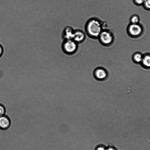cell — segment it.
Wrapping results in <instances>:
<instances>
[{"label":"cell","instance_id":"obj_1","mask_svg":"<svg viewBox=\"0 0 150 150\" xmlns=\"http://www.w3.org/2000/svg\"><path fill=\"white\" fill-rule=\"evenodd\" d=\"M103 22L96 17L89 18L86 22L85 30L87 35L92 39L98 38L103 30Z\"/></svg>","mask_w":150,"mask_h":150},{"label":"cell","instance_id":"obj_2","mask_svg":"<svg viewBox=\"0 0 150 150\" xmlns=\"http://www.w3.org/2000/svg\"><path fill=\"white\" fill-rule=\"evenodd\" d=\"M98 39L100 43L105 47H109L113 44L114 40L113 32L110 28L103 30Z\"/></svg>","mask_w":150,"mask_h":150},{"label":"cell","instance_id":"obj_3","mask_svg":"<svg viewBox=\"0 0 150 150\" xmlns=\"http://www.w3.org/2000/svg\"><path fill=\"white\" fill-rule=\"evenodd\" d=\"M78 44L73 39H63L62 44V51L65 54L71 55L77 51Z\"/></svg>","mask_w":150,"mask_h":150},{"label":"cell","instance_id":"obj_4","mask_svg":"<svg viewBox=\"0 0 150 150\" xmlns=\"http://www.w3.org/2000/svg\"><path fill=\"white\" fill-rule=\"evenodd\" d=\"M11 125L10 118L7 115H5L0 117V129L3 131L8 129Z\"/></svg>","mask_w":150,"mask_h":150},{"label":"cell","instance_id":"obj_5","mask_svg":"<svg viewBox=\"0 0 150 150\" xmlns=\"http://www.w3.org/2000/svg\"><path fill=\"white\" fill-rule=\"evenodd\" d=\"M86 38L85 33L80 29L75 30L73 40L78 44L83 42Z\"/></svg>","mask_w":150,"mask_h":150},{"label":"cell","instance_id":"obj_6","mask_svg":"<svg viewBox=\"0 0 150 150\" xmlns=\"http://www.w3.org/2000/svg\"><path fill=\"white\" fill-rule=\"evenodd\" d=\"M75 30L70 26H67L63 29L62 37L63 39H72Z\"/></svg>","mask_w":150,"mask_h":150},{"label":"cell","instance_id":"obj_7","mask_svg":"<svg viewBox=\"0 0 150 150\" xmlns=\"http://www.w3.org/2000/svg\"><path fill=\"white\" fill-rule=\"evenodd\" d=\"M142 31L141 27L137 24H132L129 27V32L133 36H137L139 35Z\"/></svg>","mask_w":150,"mask_h":150},{"label":"cell","instance_id":"obj_8","mask_svg":"<svg viewBox=\"0 0 150 150\" xmlns=\"http://www.w3.org/2000/svg\"><path fill=\"white\" fill-rule=\"evenodd\" d=\"M94 75L96 79L101 80L104 79L107 76L106 71L102 68L96 69L95 71Z\"/></svg>","mask_w":150,"mask_h":150},{"label":"cell","instance_id":"obj_9","mask_svg":"<svg viewBox=\"0 0 150 150\" xmlns=\"http://www.w3.org/2000/svg\"><path fill=\"white\" fill-rule=\"evenodd\" d=\"M142 62L144 65L146 67H150V56L146 55L143 58Z\"/></svg>","mask_w":150,"mask_h":150},{"label":"cell","instance_id":"obj_10","mask_svg":"<svg viewBox=\"0 0 150 150\" xmlns=\"http://www.w3.org/2000/svg\"><path fill=\"white\" fill-rule=\"evenodd\" d=\"M6 108L4 106L0 103V117L6 115Z\"/></svg>","mask_w":150,"mask_h":150},{"label":"cell","instance_id":"obj_11","mask_svg":"<svg viewBox=\"0 0 150 150\" xmlns=\"http://www.w3.org/2000/svg\"><path fill=\"white\" fill-rule=\"evenodd\" d=\"M143 57L139 54H136L134 55V59L136 62H139L142 61Z\"/></svg>","mask_w":150,"mask_h":150},{"label":"cell","instance_id":"obj_12","mask_svg":"<svg viewBox=\"0 0 150 150\" xmlns=\"http://www.w3.org/2000/svg\"><path fill=\"white\" fill-rule=\"evenodd\" d=\"M139 21L138 18L136 16H133L131 19L132 24H137Z\"/></svg>","mask_w":150,"mask_h":150},{"label":"cell","instance_id":"obj_13","mask_svg":"<svg viewBox=\"0 0 150 150\" xmlns=\"http://www.w3.org/2000/svg\"><path fill=\"white\" fill-rule=\"evenodd\" d=\"M143 4L146 8L150 9V0H145Z\"/></svg>","mask_w":150,"mask_h":150},{"label":"cell","instance_id":"obj_14","mask_svg":"<svg viewBox=\"0 0 150 150\" xmlns=\"http://www.w3.org/2000/svg\"><path fill=\"white\" fill-rule=\"evenodd\" d=\"M4 50L2 46L0 44V58L3 54Z\"/></svg>","mask_w":150,"mask_h":150},{"label":"cell","instance_id":"obj_15","mask_svg":"<svg viewBox=\"0 0 150 150\" xmlns=\"http://www.w3.org/2000/svg\"><path fill=\"white\" fill-rule=\"evenodd\" d=\"M135 3L138 4H143L145 0H134Z\"/></svg>","mask_w":150,"mask_h":150},{"label":"cell","instance_id":"obj_16","mask_svg":"<svg viewBox=\"0 0 150 150\" xmlns=\"http://www.w3.org/2000/svg\"><path fill=\"white\" fill-rule=\"evenodd\" d=\"M106 149L102 146H99L97 148L96 150H105Z\"/></svg>","mask_w":150,"mask_h":150},{"label":"cell","instance_id":"obj_17","mask_svg":"<svg viewBox=\"0 0 150 150\" xmlns=\"http://www.w3.org/2000/svg\"><path fill=\"white\" fill-rule=\"evenodd\" d=\"M105 150H116L115 149L112 147H109L107 149H106Z\"/></svg>","mask_w":150,"mask_h":150}]
</instances>
